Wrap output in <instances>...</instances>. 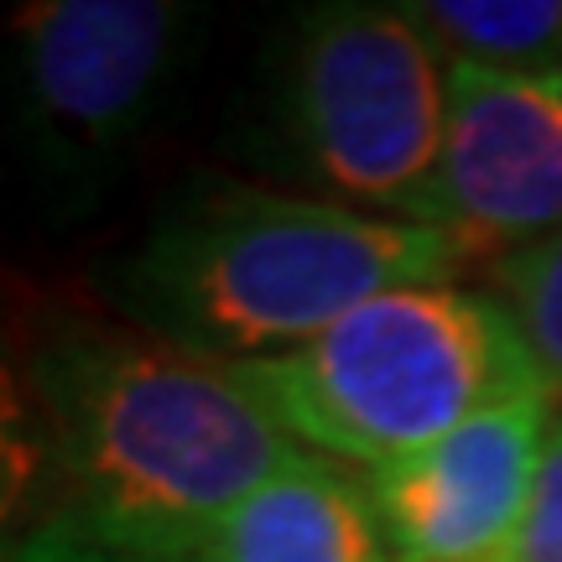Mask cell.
I'll return each mask as SVG.
<instances>
[{
    "label": "cell",
    "mask_w": 562,
    "mask_h": 562,
    "mask_svg": "<svg viewBox=\"0 0 562 562\" xmlns=\"http://www.w3.org/2000/svg\"><path fill=\"white\" fill-rule=\"evenodd\" d=\"M58 469V505L100 542L199 562L214 526L307 453L224 364L131 323L63 318L21 355Z\"/></svg>",
    "instance_id": "6da1fadb"
},
{
    "label": "cell",
    "mask_w": 562,
    "mask_h": 562,
    "mask_svg": "<svg viewBox=\"0 0 562 562\" xmlns=\"http://www.w3.org/2000/svg\"><path fill=\"white\" fill-rule=\"evenodd\" d=\"M459 271L469 256L427 224L193 172L157 203L104 286L131 328L229 370L318 339L381 292Z\"/></svg>",
    "instance_id": "7a4b0ae2"
},
{
    "label": "cell",
    "mask_w": 562,
    "mask_h": 562,
    "mask_svg": "<svg viewBox=\"0 0 562 562\" xmlns=\"http://www.w3.org/2000/svg\"><path fill=\"white\" fill-rule=\"evenodd\" d=\"M266 422L344 469H381L495 406L552 396L490 286L422 281L360 302L318 339L229 364Z\"/></svg>",
    "instance_id": "3957f363"
},
{
    "label": "cell",
    "mask_w": 562,
    "mask_h": 562,
    "mask_svg": "<svg viewBox=\"0 0 562 562\" xmlns=\"http://www.w3.org/2000/svg\"><path fill=\"white\" fill-rule=\"evenodd\" d=\"M266 131L250 157L318 182L323 199L402 220L432 178L448 115V63L406 5L328 0L292 16L266 74Z\"/></svg>",
    "instance_id": "277c9868"
},
{
    "label": "cell",
    "mask_w": 562,
    "mask_h": 562,
    "mask_svg": "<svg viewBox=\"0 0 562 562\" xmlns=\"http://www.w3.org/2000/svg\"><path fill=\"white\" fill-rule=\"evenodd\" d=\"M199 5L37 0L11 21L16 136L32 178L89 203L161 110L188 58Z\"/></svg>",
    "instance_id": "5b68a950"
},
{
    "label": "cell",
    "mask_w": 562,
    "mask_h": 562,
    "mask_svg": "<svg viewBox=\"0 0 562 562\" xmlns=\"http://www.w3.org/2000/svg\"><path fill=\"white\" fill-rule=\"evenodd\" d=\"M501 266L562 229V74H495L448 63V115L432 178L402 209Z\"/></svg>",
    "instance_id": "8992f818"
},
{
    "label": "cell",
    "mask_w": 562,
    "mask_h": 562,
    "mask_svg": "<svg viewBox=\"0 0 562 562\" xmlns=\"http://www.w3.org/2000/svg\"><path fill=\"white\" fill-rule=\"evenodd\" d=\"M552 396L495 406L406 459L364 469L396 562H510L531 516Z\"/></svg>",
    "instance_id": "52a82bcc"
},
{
    "label": "cell",
    "mask_w": 562,
    "mask_h": 562,
    "mask_svg": "<svg viewBox=\"0 0 562 562\" xmlns=\"http://www.w3.org/2000/svg\"><path fill=\"white\" fill-rule=\"evenodd\" d=\"M199 562H396L360 469L318 453L277 469L203 542Z\"/></svg>",
    "instance_id": "ba28073f"
},
{
    "label": "cell",
    "mask_w": 562,
    "mask_h": 562,
    "mask_svg": "<svg viewBox=\"0 0 562 562\" xmlns=\"http://www.w3.org/2000/svg\"><path fill=\"white\" fill-rule=\"evenodd\" d=\"M442 63L495 74H562V0H412Z\"/></svg>",
    "instance_id": "9c48e42d"
},
{
    "label": "cell",
    "mask_w": 562,
    "mask_h": 562,
    "mask_svg": "<svg viewBox=\"0 0 562 562\" xmlns=\"http://www.w3.org/2000/svg\"><path fill=\"white\" fill-rule=\"evenodd\" d=\"M47 510H58L53 438L32 402V385L21 375V360L0 355V558Z\"/></svg>",
    "instance_id": "30bf717a"
},
{
    "label": "cell",
    "mask_w": 562,
    "mask_h": 562,
    "mask_svg": "<svg viewBox=\"0 0 562 562\" xmlns=\"http://www.w3.org/2000/svg\"><path fill=\"white\" fill-rule=\"evenodd\" d=\"M490 292L510 307L552 402H562V229L490 266Z\"/></svg>",
    "instance_id": "8fae6325"
},
{
    "label": "cell",
    "mask_w": 562,
    "mask_h": 562,
    "mask_svg": "<svg viewBox=\"0 0 562 562\" xmlns=\"http://www.w3.org/2000/svg\"><path fill=\"white\" fill-rule=\"evenodd\" d=\"M0 562H161V558H136V552H121V547L100 542L89 526L74 521L58 505V510H47Z\"/></svg>",
    "instance_id": "7c38bea8"
},
{
    "label": "cell",
    "mask_w": 562,
    "mask_h": 562,
    "mask_svg": "<svg viewBox=\"0 0 562 562\" xmlns=\"http://www.w3.org/2000/svg\"><path fill=\"white\" fill-rule=\"evenodd\" d=\"M510 562H562V412L552 417V432H547L531 516H526Z\"/></svg>",
    "instance_id": "4fadbf2b"
}]
</instances>
